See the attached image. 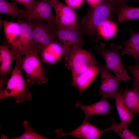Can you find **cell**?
<instances>
[{
	"instance_id": "44dd1931",
	"label": "cell",
	"mask_w": 139,
	"mask_h": 139,
	"mask_svg": "<svg viewBox=\"0 0 139 139\" xmlns=\"http://www.w3.org/2000/svg\"><path fill=\"white\" fill-rule=\"evenodd\" d=\"M120 22L125 21L139 19V7H132L126 4L117 6L115 10Z\"/></svg>"
},
{
	"instance_id": "d4e9b609",
	"label": "cell",
	"mask_w": 139,
	"mask_h": 139,
	"mask_svg": "<svg viewBox=\"0 0 139 139\" xmlns=\"http://www.w3.org/2000/svg\"><path fill=\"white\" fill-rule=\"evenodd\" d=\"M127 66L134 77L133 84H139V64H136L134 66L128 65Z\"/></svg>"
},
{
	"instance_id": "83f0119b",
	"label": "cell",
	"mask_w": 139,
	"mask_h": 139,
	"mask_svg": "<svg viewBox=\"0 0 139 139\" xmlns=\"http://www.w3.org/2000/svg\"><path fill=\"white\" fill-rule=\"evenodd\" d=\"M131 0H117L116 3V6L122 4H126L128 2ZM138 0L139 1V0Z\"/></svg>"
},
{
	"instance_id": "ba28073f",
	"label": "cell",
	"mask_w": 139,
	"mask_h": 139,
	"mask_svg": "<svg viewBox=\"0 0 139 139\" xmlns=\"http://www.w3.org/2000/svg\"><path fill=\"white\" fill-rule=\"evenodd\" d=\"M18 22L20 25V33L15 51L22 56L28 52L35 49L33 28L31 20L18 19Z\"/></svg>"
},
{
	"instance_id": "1f68e13d",
	"label": "cell",
	"mask_w": 139,
	"mask_h": 139,
	"mask_svg": "<svg viewBox=\"0 0 139 139\" xmlns=\"http://www.w3.org/2000/svg\"><path fill=\"white\" fill-rule=\"evenodd\" d=\"M37 0H35V1H37Z\"/></svg>"
},
{
	"instance_id": "52a82bcc",
	"label": "cell",
	"mask_w": 139,
	"mask_h": 139,
	"mask_svg": "<svg viewBox=\"0 0 139 139\" xmlns=\"http://www.w3.org/2000/svg\"><path fill=\"white\" fill-rule=\"evenodd\" d=\"M51 3L55 12V27L68 29L79 27L78 20L73 9L58 0H51Z\"/></svg>"
},
{
	"instance_id": "d6986e66",
	"label": "cell",
	"mask_w": 139,
	"mask_h": 139,
	"mask_svg": "<svg viewBox=\"0 0 139 139\" xmlns=\"http://www.w3.org/2000/svg\"><path fill=\"white\" fill-rule=\"evenodd\" d=\"M124 103L132 116L139 113V91L136 88L126 89L123 93Z\"/></svg>"
},
{
	"instance_id": "ffe728a7",
	"label": "cell",
	"mask_w": 139,
	"mask_h": 139,
	"mask_svg": "<svg viewBox=\"0 0 139 139\" xmlns=\"http://www.w3.org/2000/svg\"><path fill=\"white\" fill-rule=\"evenodd\" d=\"M114 99L115 105L120 122L131 125L132 120L134 117L125 106L123 98L122 91L119 90L116 94Z\"/></svg>"
},
{
	"instance_id": "603a6c76",
	"label": "cell",
	"mask_w": 139,
	"mask_h": 139,
	"mask_svg": "<svg viewBox=\"0 0 139 139\" xmlns=\"http://www.w3.org/2000/svg\"><path fill=\"white\" fill-rule=\"evenodd\" d=\"M96 66L99 70L101 75L100 83L99 89V94L102 96V98H108V77L110 72L105 65L103 66L100 64L98 63L96 64Z\"/></svg>"
},
{
	"instance_id": "f546056e",
	"label": "cell",
	"mask_w": 139,
	"mask_h": 139,
	"mask_svg": "<svg viewBox=\"0 0 139 139\" xmlns=\"http://www.w3.org/2000/svg\"><path fill=\"white\" fill-rule=\"evenodd\" d=\"M116 6L117 0H108Z\"/></svg>"
},
{
	"instance_id": "277c9868",
	"label": "cell",
	"mask_w": 139,
	"mask_h": 139,
	"mask_svg": "<svg viewBox=\"0 0 139 139\" xmlns=\"http://www.w3.org/2000/svg\"><path fill=\"white\" fill-rule=\"evenodd\" d=\"M122 48L121 45L116 46L114 44L110 45V48L107 49L103 43L95 47L98 53L104 59L107 67L112 71L119 80L126 82L131 79L120 57L119 51Z\"/></svg>"
},
{
	"instance_id": "9c48e42d",
	"label": "cell",
	"mask_w": 139,
	"mask_h": 139,
	"mask_svg": "<svg viewBox=\"0 0 139 139\" xmlns=\"http://www.w3.org/2000/svg\"><path fill=\"white\" fill-rule=\"evenodd\" d=\"M56 132L58 135L57 138L69 136L81 139H99L106 131L105 129H99L88 120H84L80 126L70 132L64 133L61 129L57 130Z\"/></svg>"
},
{
	"instance_id": "e0dca14e",
	"label": "cell",
	"mask_w": 139,
	"mask_h": 139,
	"mask_svg": "<svg viewBox=\"0 0 139 139\" xmlns=\"http://www.w3.org/2000/svg\"><path fill=\"white\" fill-rule=\"evenodd\" d=\"M0 13L9 15L17 19H24L30 20L29 12L26 10L19 8L17 3L15 2H10L6 0H0Z\"/></svg>"
},
{
	"instance_id": "cb8c5ba5",
	"label": "cell",
	"mask_w": 139,
	"mask_h": 139,
	"mask_svg": "<svg viewBox=\"0 0 139 139\" xmlns=\"http://www.w3.org/2000/svg\"><path fill=\"white\" fill-rule=\"evenodd\" d=\"M24 131L21 135L13 139H47L48 138L37 133L30 126V124L26 120L23 123Z\"/></svg>"
},
{
	"instance_id": "8fae6325",
	"label": "cell",
	"mask_w": 139,
	"mask_h": 139,
	"mask_svg": "<svg viewBox=\"0 0 139 139\" xmlns=\"http://www.w3.org/2000/svg\"><path fill=\"white\" fill-rule=\"evenodd\" d=\"M69 48L60 42H54L43 48L40 54L44 63L51 64L64 58Z\"/></svg>"
},
{
	"instance_id": "7a4b0ae2",
	"label": "cell",
	"mask_w": 139,
	"mask_h": 139,
	"mask_svg": "<svg viewBox=\"0 0 139 139\" xmlns=\"http://www.w3.org/2000/svg\"><path fill=\"white\" fill-rule=\"evenodd\" d=\"M22 57L17 55L14 57L15 61V67L7 82L6 89L0 91V101L12 97L14 98L17 103H21L32 99V95L28 89L29 85L24 80L21 71Z\"/></svg>"
},
{
	"instance_id": "4dcf8cb0",
	"label": "cell",
	"mask_w": 139,
	"mask_h": 139,
	"mask_svg": "<svg viewBox=\"0 0 139 139\" xmlns=\"http://www.w3.org/2000/svg\"><path fill=\"white\" fill-rule=\"evenodd\" d=\"M0 27H1V24H2V21H1V20L0 19Z\"/></svg>"
},
{
	"instance_id": "8992f818",
	"label": "cell",
	"mask_w": 139,
	"mask_h": 139,
	"mask_svg": "<svg viewBox=\"0 0 139 139\" xmlns=\"http://www.w3.org/2000/svg\"><path fill=\"white\" fill-rule=\"evenodd\" d=\"M31 20L33 26L34 47L39 53L43 48L51 44L60 42L57 38L54 26L42 21L33 19Z\"/></svg>"
},
{
	"instance_id": "ac0fdd59",
	"label": "cell",
	"mask_w": 139,
	"mask_h": 139,
	"mask_svg": "<svg viewBox=\"0 0 139 139\" xmlns=\"http://www.w3.org/2000/svg\"><path fill=\"white\" fill-rule=\"evenodd\" d=\"M130 37L123 42L125 47L120 55H129L135 59L136 64H139V32H134L131 29H130Z\"/></svg>"
},
{
	"instance_id": "5b68a950",
	"label": "cell",
	"mask_w": 139,
	"mask_h": 139,
	"mask_svg": "<svg viewBox=\"0 0 139 139\" xmlns=\"http://www.w3.org/2000/svg\"><path fill=\"white\" fill-rule=\"evenodd\" d=\"M38 53L37 50L34 49L26 53L21 60V68L26 73V81L29 85L36 83L40 85L48 81L40 61Z\"/></svg>"
},
{
	"instance_id": "484cf974",
	"label": "cell",
	"mask_w": 139,
	"mask_h": 139,
	"mask_svg": "<svg viewBox=\"0 0 139 139\" xmlns=\"http://www.w3.org/2000/svg\"><path fill=\"white\" fill-rule=\"evenodd\" d=\"M17 3L22 5L29 14L32 11L35 2L34 0H13Z\"/></svg>"
},
{
	"instance_id": "3957f363",
	"label": "cell",
	"mask_w": 139,
	"mask_h": 139,
	"mask_svg": "<svg viewBox=\"0 0 139 139\" xmlns=\"http://www.w3.org/2000/svg\"><path fill=\"white\" fill-rule=\"evenodd\" d=\"M64 59L66 66L71 71L72 78L96 65L92 55L89 51L80 47H70Z\"/></svg>"
},
{
	"instance_id": "2e32d148",
	"label": "cell",
	"mask_w": 139,
	"mask_h": 139,
	"mask_svg": "<svg viewBox=\"0 0 139 139\" xmlns=\"http://www.w3.org/2000/svg\"><path fill=\"white\" fill-rule=\"evenodd\" d=\"M99 70L96 66H93L77 76L72 78V85L77 88L80 94L93 81Z\"/></svg>"
},
{
	"instance_id": "30bf717a",
	"label": "cell",
	"mask_w": 139,
	"mask_h": 139,
	"mask_svg": "<svg viewBox=\"0 0 139 139\" xmlns=\"http://www.w3.org/2000/svg\"><path fill=\"white\" fill-rule=\"evenodd\" d=\"M51 0L35 1L32 9L30 13V20L34 19L44 21L55 27L54 17L51 11Z\"/></svg>"
},
{
	"instance_id": "7c38bea8",
	"label": "cell",
	"mask_w": 139,
	"mask_h": 139,
	"mask_svg": "<svg viewBox=\"0 0 139 139\" xmlns=\"http://www.w3.org/2000/svg\"><path fill=\"white\" fill-rule=\"evenodd\" d=\"M56 34L58 40L63 45L70 47L72 46L81 47L83 42L81 29L62 28L55 27Z\"/></svg>"
},
{
	"instance_id": "4316f807",
	"label": "cell",
	"mask_w": 139,
	"mask_h": 139,
	"mask_svg": "<svg viewBox=\"0 0 139 139\" xmlns=\"http://www.w3.org/2000/svg\"><path fill=\"white\" fill-rule=\"evenodd\" d=\"M83 0H65L67 5L72 9L77 8L82 4Z\"/></svg>"
},
{
	"instance_id": "4fadbf2b",
	"label": "cell",
	"mask_w": 139,
	"mask_h": 139,
	"mask_svg": "<svg viewBox=\"0 0 139 139\" xmlns=\"http://www.w3.org/2000/svg\"><path fill=\"white\" fill-rule=\"evenodd\" d=\"M0 90H2L6 85L8 77L12 72L11 65L13 58L11 51L4 45L0 46Z\"/></svg>"
},
{
	"instance_id": "f1b7e54d",
	"label": "cell",
	"mask_w": 139,
	"mask_h": 139,
	"mask_svg": "<svg viewBox=\"0 0 139 139\" xmlns=\"http://www.w3.org/2000/svg\"><path fill=\"white\" fill-rule=\"evenodd\" d=\"M133 88H136L139 91V84H133Z\"/></svg>"
},
{
	"instance_id": "5bb4252c",
	"label": "cell",
	"mask_w": 139,
	"mask_h": 139,
	"mask_svg": "<svg viewBox=\"0 0 139 139\" xmlns=\"http://www.w3.org/2000/svg\"><path fill=\"white\" fill-rule=\"evenodd\" d=\"M107 99V98H102L96 103L86 106L83 105L80 102L77 101L75 106L82 110L85 115L84 120H88L91 116L100 114L109 115L110 106Z\"/></svg>"
},
{
	"instance_id": "9a60e30c",
	"label": "cell",
	"mask_w": 139,
	"mask_h": 139,
	"mask_svg": "<svg viewBox=\"0 0 139 139\" xmlns=\"http://www.w3.org/2000/svg\"><path fill=\"white\" fill-rule=\"evenodd\" d=\"M6 40L4 45L15 50L20 35V25L18 22L4 20L3 22Z\"/></svg>"
},
{
	"instance_id": "6da1fadb",
	"label": "cell",
	"mask_w": 139,
	"mask_h": 139,
	"mask_svg": "<svg viewBox=\"0 0 139 139\" xmlns=\"http://www.w3.org/2000/svg\"><path fill=\"white\" fill-rule=\"evenodd\" d=\"M116 6L108 0H103L91 8L82 19L81 30L94 42L99 38V31L106 21L113 17Z\"/></svg>"
},
{
	"instance_id": "7402d4cb",
	"label": "cell",
	"mask_w": 139,
	"mask_h": 139,
	"mask_svg": "<svg viewBox=\"0 0 139 139\" xmlns=\"http://www.w3.org/2000/svg\"><path fill=\"white\" fill-rule=\"evenodd\" d=\"M128 124L120 122L119 124L114 123L108 128L105 129L106 132L112 131L123 139H139V137L132 133L128 128Z\"/></svg>"
}]
</instances>
